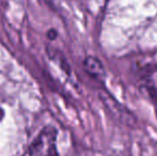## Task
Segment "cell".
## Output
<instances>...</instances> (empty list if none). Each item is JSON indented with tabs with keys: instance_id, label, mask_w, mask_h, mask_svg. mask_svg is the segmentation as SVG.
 <instances>
[{
	"instance_id": "obj_1",
	"label": "cell",
	"mask_w": 157,
	"mask_h": 156,
	"mask_svg": "<svg viewBox=\"0 0 157 156\" xmlns=\"http://www.w3.org/2000/svg\"><path fill=\"white\" fill-rule=\"evenodd\" d=\"M56 139V129L52 126L45 127L31 144L28 156H59Z\"/></svg>"
},
{
	"instance_id": "obj_2",
	"label": "cell",
	"mask_w": 157,
	"mask_h": 156,
	"mask_svg": "<svg viewBox=\"0 0 157 156\" xmlns=\"http://www.w3.org/2000/svg\"><path fill=\"white\" fill-rule=\"evenodd\" d=\"M85 67H86V70H87L92 76H94V77H97V78L104 77V74H105L104 73V69H103V67H101V62H99L97 59L92 58V57L87 58L85 61Z\"/></svg>"
}]
</instances>
